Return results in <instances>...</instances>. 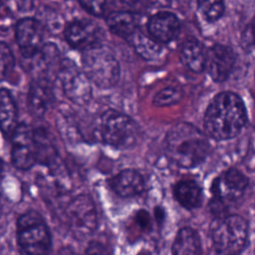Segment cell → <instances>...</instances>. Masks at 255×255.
Instances as JSON below:
<instances>
[{
    "label": "cell",
    "mask_w": 255,
    "mask_h": 255,
    "mask_svg": "<svg viewBox=\"0 0 255 255\" xmlns=\"http://www.w3.org/2000/svg\"><path fill=\"white\" fill-rule=\"evenodd\" d=\"M248 116L240 96L233 92H221L209 103L203 118L205 133L221 141L236 137L246 127Z\"/></svg>",
    "instance_id": "obj_1"
},
{
    "label": "cell",
    "mask_w": 255,
    "mask_h": 255,
    "mask_svg": "<svg viewBox=\"0 0 255 255\" xmlns=\"http://www.w3.org/2000/svg\"><path fill=\"white\" fill-rule=\"evenodd\" d=\"M164 147L167 157L181 168L200 165L210 151L206 134L189 123H178L171 127L166 132Z\"/></svg>",
    "instance_id": "obj_2"
},
{
    "label": "cell",
    "mask_w": 255,
    "mask_h": 255,
    "mask_svg": "<svg viewBox=\"0 0 255 255\" xmlns=\"http://www.w3.org/2000/svg\"><path fill=\"white\" fill-rule=\"evenodd\" d=\"M82 66L89 81L100 89L113 88L120 80L119 61L109 47L100 43L84 50Z\"/></svg>",
    "instance_id": "obj_3"
},
{
    "label": "cell",
    "mask_w": 255,
    "mask_h": 255,
    "mask_svg": "<svg viewBox=\"0 0 255 255\" xmlns=\"http://www.w3.org/2000/svg\"><path fill=\"white\" fill-rule=\"evenodd\" d=\"M99 134L102 141L116 149H129L140 139L138 125L128 116L116 110H107L99 125Z\"/></svg>",
    "instance_id": "obj_4"
},
{
    "label": "cell",
    "mask_w": 255,
    "mask_h": 255,
    "mask_svg": "<svg viewBox=\"0 0 255 255\" xmlns=\"http://www.w3.org/2000/svg\"><path fill=\"white\" fill-rule=\"evenodd\" d=\"M17 241L20 255H51L52 238L43 217L30 210L17 221Z\"/></svg>",
    "instance_id": "obj_5"
},
{
    "label": "cell",
    "mask_w": 255,
    "mask_h": 255,
    "mask_svg": "<svg viewBox=\"0 0 255 255\" xmlns=\"http://www.w3.org/2000/svg\"><path fill=\"white\" fill-rule=\"evenodd\" d=\"M215 255H240L248 242V223L237 214L216 220L211 230Z\"/></svg>",
    "instance_id": "obj_6"
},
{
    "label": "cell",
    "mask_w": 255,
    "mask_h": 255,
    "mask_svg": "<svg viewBox=\"0 0 255 255\" xmlns=\"http://www.w3.org/2000/svg\"><path fill=\"white\" fill-rule=\"evenodd\" d=\"M248 183V177L235 167L228 168L214 178L210 188L212 193L210 207L215 216H225L224 212L227 210L229 204L243 196Z\"/></svg>",
    "instance_id": "obj_7"
},
{
    "label": "cell",
    "mask_w": 255,
    "mask_h": 255,
    "mask_svg": "<svg viewBox=\"0 0 255 255\" xmlns=\"http://www.w3.org/2000/svg\"><path fill=\"white\" fill-rule=\"evenodd\" d=\"M64 214L69 230L79 240L93 235L98 227L97 208L89 194H79L72 198L66 205Z\"/></svg>",
    "instance_id": "obj_8"
},
{
    "label": "cell",
    "mask_w": 255,
    "mask_h": 255,
    "mask_svg": "<svg viewBox=\"0 0 255 255\" xmlns=\"http://www.w3.org/2000/svg\"><path fill=\"white\" fill-rule=\"evenodd\" d=\"M65 96L74 104L87 105L92 98L91 82L78 66L69 59L60 62L57 72Z\"/></svg>",
    "instance_id": "obj_9"
},
{
    "label": "cell",
    "mask_w": 255,
    "mask_h": 255,
    "mask_svg": "<svg viewBox=\"0 0 255 255\" xmlns=\"http://www.w3.org/2000/svg\"><path fill=\"white\" fill-rule=\"evenodd\" d=\"M11 160L14 166L28 170L37 163V145L34 128L26 124L17 125L12 132Z\"/></svg>",
    "instance_id": "obj_10"
},
{
    "label": "cell",
    "mask_w": 255,
    "mask_h": 255,
    "mask_svg": "<svg viewBox=\"0 0 255 255\" xmlns=\"http://www.w3.org/2000/svg\"><path fill=\"white\" fill-rule=\"evenodd\" d=\"M15 38L21 55L32 59L44 45L43 24L35 18H23L16 24Z\"/></svg>",
    "instance_id": "obj_11"
},
{
    "label": "cell",
    "mask_w": 255,
    "mask_h": 255,
    "mask_svg": "<svg viewBox=\"0 0 255 255\" xmlns=\"http://www.w3.org/2000/svg\"><path fill=\"white\" fill-rule=\"evenodd\" d=\"M235 51L226 45L215 44L206 52L205 66L211 79L216 83L226 81L236 64Z\"/></svg>",
    "instance_id": "obj_12"
},
{
    "label": "cell",
    "mask_w": 255,
    "mask_h": 255,
    "mask_svg": "<svg viewBox=\"0 0 255 255\" xmlns=\"http://www.w3.org/2000/svg\"><path fill=\"white\" fill-rule=\"evenodd\" d=\"M64 35L67 43L72 48L84 51L99 44L102 30L98 23L93 20L77 19L66 26Z\"/></svg>",
    "instance_id": "obj_13"
},
{
    "label": "cell",
    "mask_w": 255,
    "mask_h": 255,
    "mask_svg": "<svg viewBox=\"0 0 255 255\" xmlns=\"http://www.w3.org/2000/svg\"><path fill=\"white\" fill-rule=\"evenodd\" d=\"M146 28L152 39L158 43L166 44L179 35L180 21L171 12L159 11L148 19Z\"/></svg>",
    "instance_id": "obj_14"
},
{
    "label": "cell",
    "mask_w": 255,
    "mask_h": 255,
    "mask_svg": "<svg viewBox=\"0 0 255 255\" xmlns=\"http://www.w3.org/2000/svg\"><path fill=\"white\" fill-rule=\"evenodd\" d=\"M27 100L31 114L35 117H43L55 100L50 79L40 76L34 79L30 85Z\"/></svg>",
    "instance_id": "obj_15"
},
{
    "label": "cell",
    "mask_w": 255,
    "mask_h": 255,
    "mask_svg": "<svg viewBox=\"0 0 255 255\" xmlns=\"http://www.w3.org/2000/svg\"><path fill=\"white\" fill-rule=\"evenodd\" d=\"M111 190L121 197H132L140 194L145 188V180L135 169H124L109 178Z\"/></svg>",
    "instance_id": "obj_16"
},
{
    "label": "cell",
    "mask_w": 255,
    "mask_h": 255,
    "mask_svg": "<svg viewBox=\"0 0 255 255\" xmlns=\"http://www.w3.org/2000/svg\"><path fill=\"white\" fill-rule=\"evenodd\" d=\"M107 25L115 35L128 39L137 31L140 17L133 11H113L106 18Z\"/></svg>",
    "instance_id": "obj_17"
},
{
    "label": "cell",
    "mask_w": 255,
    "mask_h": 255,
    "mask_svg": "<svg viewBox=\"0 0 255 255\" xmlns=\"http://www.w3.org/2000/svg\"><path fill=\"white\" fill-rule=\"evenodd\" d=\"M173 196L180 206L186 210H193L201 205L203 192L195 180L182 179L174 184Z\"/></svg>",
    "instance_id": "obj_18"
},
{
    "label": "cell",
    "mask_w": 255,
    "mask_h": 255,
    "mask_svg": "<svg viewBox=\"0 0 255 255\" xmlns=\"http://www.w3.org/2000/svg\"><path fill=\"white\" fill-rule=\"evenodd\" d=\"M171 255H202L201 242L197 231L187 226L180 228L175 235Z\"/></svg>",
    "instance_id": "obj_19"
},
{
    "label": "cell",
    "mask_w": 255,
    "mask_h": 255,
    "mask_svg": "<svg viewBox=\"0 0 255 255\" xmlns=\"http://www.w3.org/2000/svg\"><path fill=\"white\" fill-rule=\"evenodd\" d=\"M34 135L37 145V163H41L51 169L58 168L60 157L47 130L41 128H34Z\"/></svg>",
    "instance_id": "obj_20"
},
{
    "label": "cell",
    "mask_w": 255,
    "mask_h": 255,
    "mask_svg": "<svg viewBox=\"0 0 255 255\" xmlns=\"http://www.w3.org/2000/svg\"><path fill=\"white\" fill-rule=\"evenodd\" d=\"M206 52L201 43L195 38H187L180 48V60L184 66L194 73L204 70Z\"/></svg>",
    "instance_id": "obj_21"
},
{
    "label": "cell",
    "mask_w": 255,
    "mask_h": 255,
    "mask_svg": "<svg viewBox=\"0 0 255 255\" xmlns=\"http://www.w3.org/2000/svg\"><path fill=\"white\" fill-rule=\"evenodd\" d=\"M17 106L9 90L0 89V129L10 137L17 127Z\"/></svg>",
    "instance_id": "obj_22"
},
{
    "label": "cell",
    "mask_w": 255,
    "mask_h": 255,
    "mask_svg": "<svg viewBox=\"0 0 255 255\" xmlns=\"http://www.w3.org/2000/svg\"><path fill=\"white\" fill-rule=\"evenodd\" d=\"M128 40L135 53L146 61H153L160 57L162 47L151 37H148L138 31L134 32Z\"/></svg>",
    "instance_id": "obj_23"
},
{
    "label": "cell",
    "mask_w": 255,
    "mask_h": 255,
    "mask_svg": "<svg viewBox=\"0 0 255 255\" xmlns=\"http://www.w3.org/2000/svg\"><path fill=\"white\" fill-rule=\"evenodd\" d=\"M198 11L207 22H215L224 13V0H197Z\"/></svg>",
    "instance_id": "obj_24"
},
{
    "label": "cell",
    "mask_w": 255,
    "mask_h": 255,
    "mask_svg": "<svg viewBox=\"0 0 255 255\" xmlns=\"http://www.w3.org/2000/svg\"><path fill=\"white\" fill-rule=\"evenodd\" d=\"M182 99V91L175 87H166L157 92L153 99L152 104L155 107H170L178 104Z\"/></svg>",
    "instance_id": "obj_25"
},
{
    "label": "cell",
    "mask_w": 255,
    "mask_h": 255,
    "mask_svg": "<svg viewBox=\"0 0 255 255\" xmlns=\"http://www.w3.org/2000/svg\"><path fill=\"white\" fill-rule=\"evenodd\" d=\"M15 65V59L9 46L0 41V82L5 80Z\"/></svg>",
    "instance_id": "obj_26"
},
{
    "label": "cell",
    "mask_w": 255,
    "mask_h": 255,
    "mask_svg": "<svg viewBox=\"0 0 255 255\" xmlns=\"http://www.w3.org/2000/svg\"><path fill=\"white\" fill-rule=\"evenodd\" d=\"M81 6L90 14L102 17L110 8L113 0H78Z\"/></svg>",
    "instance_id": "obj_27"
},
{
    "label": "cell",
    "mask_w": 255,
    "mask_h": 255,
    "mask_svg": "<svg viewBox=\"0 0 255 255\" xmlns=\"http://www.w3.org/2000/svg\"><path fill=\"white\" fill-rule=\"evenodd\" d=\"M85 255H111V254L102 243L98 241H93L88 245L85 251Z\"/></svg>",
    "instance_id": "obj_28"
},
{
    "label": "cell",
    "mask_w": 255,
    "mask_h": 255,
    "mask_svg": "<svg viewBox=\"0 0 255 255\" xmlns=\"http://www.w3.org/2000/svg\"><path fill=\"white\" fill-rule=\"evenodd\" d=\"M123 5L130 8V9H137L143 5L145 0H119Z\"/></svg>",
    "instance_id": "obj_29"
},
{
    "label": "cell",
    "mask_w": 255,
    "mask_h": 255,
    "mask_svg": "<svg viewBox=\"0 0 255 255\" xmlns=\"http://www.w3.org/2000/svg\"><path fill=\"white\" fill-rule=\"evenodd\" d=\"M57 255H78V253L76 252V250L73 247L64 246L58 251Z\"/></svg>",
    "instance_id": "obj_30"
},
{
    "label": "cell",
    "mask_w": 255,
    "mask_h": 255,
    "mask_svg": "<svg viewBox=\"0 0 255 255\" xmlns=\"http://www.w3.org/2000/svg\"><path fill=\"white\" fill-rule=\"evenodd\" d=\"M3 173H4V161L2 160V158H0V180L3 176Z\"/></svg>",
    "instance_id": "obj_31"
},
{
    "label": "cell",
    "mask_w": 255,
    "mask_h": 255,
    "mask_svg": "<svg viewBox=\"0 0 255 255\" xmlns=\"http://www.w3.org/2000/svg\"><path fill=\"white\" fill-rule=\"evenodd\" d=\"M3 206H4L3 198H2V196L0 195V214H1V213H2V211H3Z\"/></svg>",
    "instance_id": "obj_32"
},
{
    "label": "cell",
    "mask_w": 255,
    "mask_h": 255,
    "mask_svg": "<svg viewBox=\"0 0 255 255\" xmlns=\"http://www.w3.org/2000/svg\"><path fill=\"white\" fill-rule=\"evenodd\" d=\"M1 8H2V2H1V0H0V11H1Z\"/></svg>",
    "instance_id": "obj_33"
}]
</instances>
